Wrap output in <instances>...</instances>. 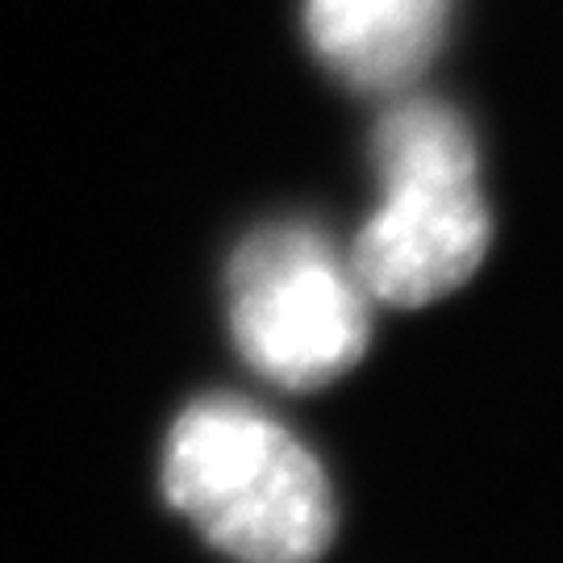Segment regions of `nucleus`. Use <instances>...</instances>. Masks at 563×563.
Wrapping results in <instances>:
<instances>
[{"label":"nucleus","mask_w":563,"mask_h":563,"mask_svg":"<svg viewBox=\"0 0 563 563\" xmlns=\"http://www.w3.org/2000/svg\"><path fill=\"white\" fill-rule=\"evenodd\" d=\"M163 493L239 563H318L339 526L318 455L239 397H205L176 418Z\"/></svg>","instance_id":"1"},{"label":"nucleus","mask_w":563,"mask_h":563,"mask_svg":"<svg viewBox=\"0 0 563 563\" xmlns=\"http://www.w3.org/2000/svg\"><path fill=\"white\" fill-rule=\"evenodd\" d=\"M372 163L380 201L346 255L363 292L418 309L463 288L493 234L467 121L443 101L401 97L372 134Z\"/></svg>","instance_id":"2"},{"label":"nucleus","mask_w":563,"mask_h":563,"mask_svg":"<svg viewBox=\"0 0 563 563\" xmlns=\"http://www.w3.org/2000/svg\"><path fill=\"white\" fill-rule=\"evenodd\" d=\"M225 292L234 346L280 388L334 384L372 339V297L318 225L255 230L225 267Z\"/></svg>","instance_id":"3"},{"label":"nucleus","mask_w":563,"mask_h":563,"mask_svg":"<svg viewBox=\"0 0 563 563\" xmlns=\"http://www.w3.org/2000/svg\"><path fill=\"white\" fill-rule=\"evenodd\" d=\"M451 0H305L313 55L360 92H405L439 55Z\"/></svg>","instance_id":"4"}]
</instances>
